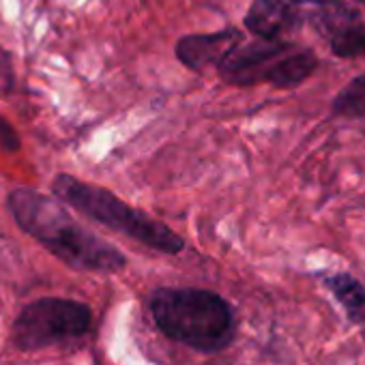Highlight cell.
Returning a JSON list of instances; mask_svg holds the SVG:
<instances>
[{"instance_id":"cell-3","label":"cell","mask_w":365,"mask_h":365,"mask_svg":"<svg viewBox=\"0 0 365 365\" xmlns=\"http://www.w3.org/2000/svg\"><path fill=\"white\" fill-rule=\"evenodd\" d=\"M54 194L71 205L73 209L82 211L91 220L142 243L163 254H178L185 243L178 235H174L168 226L161 222L148 217L142 211L131 209L123 200H118L114 194H110L103 187L91 185V182L78 180L69 174H61L54 180Z\"/></svg>"},{"instance_id":"cell-7","label":"cell","mask_w":365,"mask_h":365,"mask_svg":"<svg viewBox=\"0 0 365 365\" xmlns=\"http://www.w3.org/2000/svg\"><path fill=\"white\" fill-rule=\"evenodd\" d=\"M243 39L237 29H226L209 35H187L176 43L178 61L190 69H205L211 63H222V58L232 52Z\"/></svg>"},{"instance_id":"cell-6","label":"cell","mask_w":365,"mask_h":365,"mask_svg":"<svg viewBox=\"0 0 365 365\" xmlns=\"http://www.w3.org/2000/svg\"><path fill=\"white\" fill-rule=\"evenodd\" d=\"M305 20L301 0H254L245 16V29L260 39H279L282 33Z\"/></svg>"},{"instance_id":"cell-9","label":"cell","mask_w":365,"mask_h":365,"mask_svg":"<svg viewBox=\"0 0 365 365\" xmlns=\"http://www.w3.org/2000/svg\"><path fill=\"white\" fill-rule=\"evenodd\" d=\"M333 110L341 116H365V73L337 95Z\"/></svg>"},{"instance_id":"cell-5","label":"cell","mask_w":365,"mask_h":365,"mask_svg":"<svg viewBox=\"0 0 365 365\" xmlns=\"http://www.w3.org/2000/svg\"><path fill=\"white\" fill-rule=\"evenodd\" d=\"M93 314L84 303L69 299H41L31 303L14 327V341L35 350L82 337L91 329Z\"/></svg>"},{"instance_id":"cell-11","label":"cell","mask_w":365,"mask_h":365,"mask_svg":"<svg viewBox=\"0 0 365 365\" xmlns=\"http://www.w3.org/2000/svg\"><path fill=\"white\" fill-rule=\"evenodd\" d=\"M359 3H365V0H359Z\"/></svg>"},{"instance_id":"cell-1","label":"cell","mask_w":365,"mask_h":365,"mask_svg":"<svg viewBox=\"0 0 365 365\" xmlns=\"http://www.w3.org/2000/svg\"><path fill=\"white\" fill-rule=\"evenodd\" d=\"M9 211L24 232L73 269L116 273L125 267V256L116 247L80 226L54 198L33 190H18L9 196Z\"/></svg>"},{"instance_id":"cell-8","label":"cell","mask_w":365,"mask_h":365,"mask_svg":"<svg viewBox=\"0 0 365 365\" xmlns=\"http://www.w3.org/2000/svg\"><path fill=\"white\" fill-rule=\"evenodd\" d=\"M327 288L333 292V297L344 307L346 316L352 322L365 320V288L350 275L339 273L327 279Z\"/></svg>"},{"instance_id":"cell-10","label":"cell","mask_w":365,"mask_h":365,"mask_svg":"<svg viewBox=\"0 0 365 365\" xmlns=\"http://www.w3.org/2000/svg\"><path fill=\"white\" fill-rule=\"evenodd\" d=\"M331 50L337 56L365 54V26H348L331 37Z\"/></svg>"},{"instance_id":"cell-4","label":"cell","mask_w":365,"mask_h":365,"mask_svg":"<svg viewBox=\"0 0 365 365\" xmlns=\"http://www.w3.org/2000/svg\"><path fill=\"white\" fill-rule=\"evenodd\" d=\"M316 65L318 58L309 50H297L292 43L279 39H258L245 46L239 43L217 67L228 84L250 86L269 82L279 88H290L309 78Z\"/></svg>"},{"instance_id":"cell-2","label":"cell","mask_w":365,"mask_h":365,"mask_svg":"<svg viewBox=\"0 0 365 365\" xmlns=\"http://www.w3.org/2000/svg\"><path fill=\"white\" fill-rule=\"evenodd\" d=\"M153 318L163 335L200 352H220L235 339L230 305L200 288H159L150 299Z\"/></svg>"}]
</instances>
